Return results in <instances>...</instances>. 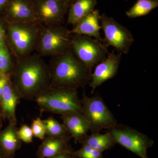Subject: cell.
<instances>
[{"instance_id": "cell-1", "label": "cell", "mask_w": 158, "mask_h": 158, "mask_svg": "<svg viewBox=\"0 0 158 158\" xmlns=\"http://www.w3.org/2000/svg\"><path fill=\"white\" fill-rule=\"evenodd\" d=\"M11 78L22 98L34 100L50 86L51 75L48 64L36 53L16 60Z\"/></svg>"}, {"instance_id": "cell-2", "label": "cell", "mask_w": 158, "mask_h": 158, "mask_svg": "<svg viewBox=\"0 0 158 158\" xmlns=\"http://www.w3.org/2000/svg\"><path fill=\"white\" fill-rule=\"evenodd\" d=\"M48 65L50 88L77 90L85 88L91 80L92 71L77 58L71 48L51 57Z\"/></svg>"}, {"instance_id": "cell-3", "label": "cell", "mask_w": 158, "mask_h": 158, "mask_svg": "<svg viewBox=\"0 0 158 158\" xmlns=\"http://www.w3.org/2000/svg\"><path fill=\"white\" fill-rule=\"evenodd\" d=\"M6 24V42L16 60L35 51L42 25L38 22Z\"/></svg>"}, {"instance_id": "cell-4", "label": "cell", "mask_w": 158, "mask_h": 158, "mask_svg": "<svg viewBox=\"0 0 158 158\" xmlns=\"http://www.w3.org/2000/svg\"><path fill=\"white\" fill-rule=\"evenodd\" d=\"M43 112L65 115L82 113L77 90L49 87L34 98Z\"/></svg>"}, {"instance_id": "cell-5", "label": "cell", "mask_w": 158, "mask_h": 158, "mask_svg": "<svg viewBox=\"0 0 158 158\" xmlns=\"http://www.w3.org/2000/svg\"><path fill=\"white\" fill-rule=\"evenodd\" d=\"M81 101L82 113L88 121L91 134L100 133L103 130L108 131L118 123L100 94L89 97L84 89Z\"/></svg>"}, {"instance_id": "cell-6", "label": "cell", "mask_w": 158, "mask_h": 158, "mask_svg": "<svg viewBox=\"0 0 158 158\" xmlns=\"http://www.w3.org/2000/svg\"><path fill=\"white\" fill-rule=\"evenodd\" d=\"M72 34L62 24L42 25L35 52L41 57L53 56L71 48Z\"/></svg>"}, {"instance_id": "cell-7", "label": "cell", "mask_w": 158, "mask_h": 158, "mask_svg": "<svg viewBox=\"0 0 158 158\" xmlns=\"http://www.w3.org/2000/svg\"><path fill=\"white\" fill-rule=\"evenodd\" d=\"M71 47L77 58L91 71L109 53L108 47L102 41L86 35L72 34Z\"/></svg>"}, {"instance_id": "cell-8", "label": "cell", "mask_w": 158, "mask_h": 158, "mask_svg": "<svg viewBox=\"0 0 158 158\" xmlns=\"http://www.w3.org/2000/svg\"><path fill=\"white\" fill-rule=\"evenodd\" d=\"M117 144L141 158H148L147 150L153 145L154 141L148 136L133 128L118 124L108 130Z\"/></svg>"}, {"instance_id": "cell-9", "label": "cell", "mask_w": 158, "mask_h": 158, "mask_svg": "<svg viewBox=\"0 0 158 158\" xmlns=\"http://www.w3.org/2000/svg\"><path fill=\"white\" fill-rule=\"evenodd\" d=\"M100 22L105 35L102 42L108 47H113L118 53L128 54L135 42L131 32L113 17L104 13L101 15Z\"/></svg>"}, {"instance_id": "cell-10", "label": "cell", "mask_w": 158, "mask_h": 158, "mask_svg": "<svg viewBox=\"0 0 158 158\" xmlns=\"http://www.w3.org/2000/svg\"><path fill=\"white\" fill-rule=\"evenodd\" d=\"M36 20L44 26L62 24L69 6L62 0L34 1Z\"/></svg>"}, {"instance_id": "cell-11", "label": "cell", "mask_w": 158, "mask_h": 158, "mask_svg": "<svg viewBox=\"0 0 158 158\" xmlns=\"http://www.w3.org/2000/svg\"><path fill=\"white\" fill-rule=\"evenodd\" d=\"M0 16L6 23L37 22L32 0H9Z\"/></svg>"}, {"instance_id": "cell-12", "label": "cell", "mask_w": 158, "mask_h": 158, "mask_svg": "<svg viewBox=\"0 0 158 158\" xmlns=\"http://www.w3.org/2000/svg\"><path fill=\"white\" fill-rule=\"evenodd\" d=\"M122 55L120 53H116L114 50L108 53L104 60L95 65L89 84L91 88V93L93 94L98 87L117 74Z\"/></svg>"}, {"instance_id": "cell-13", "label": "cell", "mask_w": 158, "mask_h": 158, "mask_svg": "<svg viewBox=\"0 0 158 158\" xmlns=\"http://www.w3.org/2000/svg\"><path fill=\"white\" fill-rule=\"evenodd\" d=\"M21 98L20 94L10 78L4 87L0 103L4 119H7L9 123L17 125L16 109Z\"/></svg>"}, {"instance_id": "cell-14", "label": "cell", "mask_w": 158, "mask_h": 158, "mask_svg": "<svg viewBox=\"0 0 158 158\" xmlns=\"http://www.w3.org/2000/svg\"><path fill=\"white\" fill-rule=\"evenodd\" d=\"M100 16L98 9H94L73 26V28L70 30V34L86 35L102 41L100 34Z\"/></svg>"}, {"instance_id": "cell-15", "label": "cell", "mask_w": 158, "mask_h": 158, "mask_svg": "<svg viewBox=\"0 0 158 158\" xmlns=\"http://www.w3.org/2000/svg\"><path fill=\"white\" fill-rule=\"evenodd\" d=\"M63 124L72 138L77 143L82 140L89 131V124L82 113L61 115Z\"/></svg>"}, {"instance_id": "cell-16", "label": "cell", "mask_w": 158, "mask_h": 158, "mask_svg": "<svg viewBox=\"0 0 158 158\" xmlns=\"http://www.w3.org/2000/svg\"><path fill=\"white\" fill-rule=\"evenodd\" d=\"M16 126L9 123L4 129L0 130V149L6 158H14L22 146Z\"/></svg>"}, {"instance_id": "cell-17", "label": "cell", "mask_w": 158, "mask_h": 158, "mask_svg": "<svg viewBox=\"0 0 158 158\" xmlns=\"http://www.w3.org/2000/svg\"><path fill=\"white\" fill-rule=\"evenodd\" d=\"M70 135L62 138L48 136L43 140L37 152V158H46L65 152L70 150L69 143Z\"/></svg>"}, {"instance_id": "cell-18", "label": "cell", "mask_w": 158, "mask_h": 158, "mask_svg": "<svg viewBox=\"0 0 158 158\" xmlns=\"http://www.w3.org/2000/svg\"><path fill=\"white\" fill-rule=\"evenodd\" d=\"M97 0H76L68 11L67 23L74 26L80 20L93 11Z\"/></svg>"}, {"instance_id": "cell-19", "label": "cell", "mask_w": 158, "mask_h": 158, "mask_svg": "<svg viewBox=\"0 0 158 158\" xmlns=\"http://www.w3.org/2000/svg\"><path fill=\"white\" fill-rule=\"evenodd\" d=\"M79 143L82 145H88L102 152L111 149L117 144L113 136L107 131L104 134L100 133L91 134L90 135H87Z\"/></svg>"}, {"instance_id": "cell-20", "label": "cell", "mask_w": 158, "mask_h": 158, "mask_svg": "<svg viewBox=\"0 0 158 158\" xmlns=\"http://www.w3.org/2000/svg\"><path fill=\"white\" fill-rule=\"evenodd\" d=\"M158 6V0H137L126 15L129 18L141 17L147 15Z\"/></svg>"}, {"instance_id": "cell-21", "label": "cell", "mask_w": 158, "mask_h": 158, "mask_svg": "<svg viewBox=\"0 0 158 158\" xmlns=\"http://www.w3.org/2000/svg\"><path fill=\"white\" fill-rule=\"evenodd\" d=\"M48 136L62 138L70 135L64 125L61 124L52 117L42 120Z\"/></svg>"}, {"instance_id": "cell-22", "label": "cell", "mask_w": 158, "mask_h": 158, "mask_svg": "<svg viewBox=\"0 0 158 158\" xmlns=\"http://www.w3.org/2000/svg\"><path fill=\"white\" fill-rule=\"evenodd\" d=\"M13 65L14 62L7 43L0 44V72L11 75Z\"/></svg>"}, {"instance_id": "cell-23", "label": "cell", "mask_w": 158, "mask_h": 158, "mask_svg": "<svg viewBox=\"0 0 158 158\" xmlns=\"http://www.w3.org/2000/svg\"><path fill=\"white\" fill-rule=\"evenodd\" d=\"M102 152L88 145H82L80 149L70 151L71 155L78 158H103Z\"/></svg>"}, {"instance_id": "cell-24", "label": "cell", "mask_w": 158, "mask_h": 158, "mask_svg": "<svg viewBox=\"0 0 158 158\" xmlns=\"http://www.w3.org/2000/svg\"><path fill=\"white\" fill-rule=\"evenodd\" d=\"M31 127L34 137L42 140L45 138L46 135V130L42 120L40 117L33 120Z\"/></svg>"}, {"instance_id": "cell-25", "label": "cell", "mask_w": 158, "mask_h": 158, "mask_svg": "<svg viewBox=\"0 0 158 158\" xmlns=\"http://www.w3.org/2000/svg\"><path fill=\"white\" fill-rule=\"evenodd\" d=\"M17 135L19 138L21 140L27 143L33 142V132L31 127L27 125L24 124L21 126L19 129H18Z\"/></svg>"}, {"instance_id": "cell-26", "label": "cell", "mask_w": 158, "mask_h": 158, "mask_svg": "<svg viewBox=\"0 0 158 158\" xmlns=\"http://www.w3.org/2000/svg\"><path fill=\"white\" fill-rule=\"evenodd\" d=\"M6 43V24L0 16V44Z\"/></svg>"}, {"instance_id": "cell-27", "label": "cell", "mask_w": 158, "mask_h": 158, "mask_svg": "<svg viewBox=\"0 0 158 158\" xmlns=\"http://www.w3.org/2000/svg\"><path fill=\"white\" fill-rule=\"evenodd\" d=\"M11 78V75L9 73L0 72V103L2 100V94L4 87L6 82Z\"/></svg>"}, {"instance_id": "cell-28", "label": "cell", "mask_w": 158, "mask_h": 158, "mask_svg": "<svg viewBox=\"0 0 158 158\" xmlns=\"http://www.w3.org/2000/svg\"><path fill=\"white\" fill-rule=\"evenodd\" d=\"M71 150V149L69 150L68 151L65 152L46 158H71V155L70 153Z\"/></svg>"}, {"instance_id": "cell-29", "label": "cell", "mask_w": 158, "mask_h": 158, "mask_svg": "<svg viewBox=\"0 0 158 158\" xmlns=\"http://www.w3.org/2000/svg\"><path fill=\"white\" fill-rule=\"evenodd\" d=\"M9 0H0V16L7 5Z\"/></svg>"}, {"instance_id": "cell-30", "label": "cell", "mask_w": 158, "mask_h": 158, "mask_svg": "<svg viewBox=\"0 0 158 158\" xmlns=\"http://www.w3.org/2000/svg\"><path fill=\"white\" fill-rule=\"evenodd\" d=\"M4 120H5V119H4V117H3L2 110H1V107H0V130H1L3 127Z\"/></svg>"}, {"instance_id": "cell-31", "label": "cell", "mask_w": 158, "mask_h": 158, "mask_svg": "<svg viewBox=\"0 0 158 158\" xmlns=\"http://www.w3.org/2000/svg\"><path fill=\"white\" fill-rule=\"evenodd\" d=\"M64 2L70 6L76 1V0H62Z\"/></svg>"}, {"instance_id": "cell-32", "label": "cell", "mask_w": 158, "mask_h": 158, "mask_svg": "<svg viewBox=\"0 0 158 158\" xmlns=\"http://www.w3.org/2000/svg\"><path fill=\"white\" fill-rule=\"evenodd\" d=\"M0 158H6L4 155L3 154L2 151L1 150V149H0Z\"/></svg>"}, {"instance_id": "cell-33", "label": "cell", "mask_w": 158, "mask_h": 158, "mask_svg": "<svg viewBox=\"0 0 158 158\" xmlns=\"http://www.w3.org/2000/svg\"><path fill=\"white\" fill-rule=\"evenodd\" d=\"M71 158H78L77 157L71 155Z\"/></svg>"}, {"instance_id": "cell-34", "label": "cell", "mask_w": 158, "mask_h": 158, "mask_svg": "<svg viewBox=\"0 0 158 158\" xmlns=\"http://www.w3.org/2000/svg\"><path fill=\"white\" fill-rule=\"evenodd\" d=\"M32 1H33V2H34V1H36V0H32Z\"/></svg>"}, {"instance_id": "cell-35", "label": "cell", "mask_w": 158, "mask_h": 158, "mask_svg": "<svg viewBox=\"0 0 158 158\" xmlns=\"http://www.w3.org/2000/svg\"></svg>"}]
</instances>
